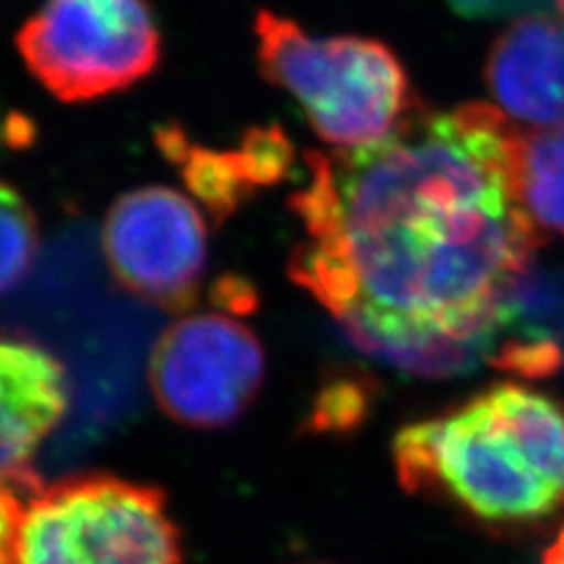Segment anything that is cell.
I'll return each mask as SVG.
<instances>
[{
  "instance_id": "obj_12",
  "label": "cell",
  "mask_w": 564,
  "mask_h": 564,
  "mask_svg": "<svg viewBox=\"0 0 564 564\" xmlns=\"http://www.w3.org/2000/svg\"><path fill=\"white\" fill-rule=\"evenodd\" d=\"M39 252V219L12 184L0 182V292L26 278Z\"/></svg>"
},
{
  "instance_id": "obj_9",
  "label": "cell",
  "mask_w": 564,
  "mask_h": 564,
  "mask_svg": "<svg viewBox=\"0 0 564 564\" xmlns=\"http://www.w3.org/2000/svg\"><path fill=\"white\" fill-rule=\"evenodd\" d=\"M487 87L499 111L522 126H564V22L545 14L520 17L487 59Z\"/></svg>"
},
{
  "instance_id": "obj_17",
  "label": "cell",
  "mask_w": 564,
  "mask_h": 564,
  "mask_svg": "<svg viewBox=\"0 0 564 564\" xmlns=\"http://www.w3.org/2000/svg\"><path fill=\"white\" fill-rule=\"evenodd\" d=\"M555 3H557V8L564 12V0H555Z\"/></svg>"
},
{
  "instance_id": "obj_14",
  "label": "cell",
  "mask_w": 564,
  "mask_h": 564,
  "mask_svg": "<svg viewBox=\"0 0 564 564\" xmlns=\"http://www.w3.org/2000/svg\"><path fill=\"white\" fill-rule=\"evenodd\" d=\"M29 491L0 485V564H14L17 529Z\"/></svg>"
},
{
  "instance_id": "obj_13",
  "label": "cell",
  "mask_w": 564,
  "mask_h": 564,
  "mask_svg": "<svg viewBox=\"0 0 564 564\" xmlns=\"http://www.w3.org/2000/svg\"><path fill=\"white\" fill-rule=\"evenodd\" d=\"M375 388L360 379H334L321 388L308 416L313 433H352L372 410Z\"/></svg>"
},
{
  "instance_id": "obj_11",
  "label": "cell",
  "mask_w": 564,
  "mask_h": 564,
  "mask_svg": "<svg viewBox=\"0 0 564 564\" xmlns=\"http://www.w3.org/2000/svg\"><path fill=\"white\" fill-rule=\"evenodd\" d=\"M513 170L518 200L539 236L564 240V126L518 130Z\"/></svg>"
},
{
  "instance_id": "obj_8",
  "label": "cell",
  "mask_w": 564,
  "mask_h": 564,
  "mask_svg": "<svg viewBox=\"0 0 564 564\" xmlns=\"http://www.w3.org/2000/svg\"><path fill=\"white\" fill-rule=\"evenodd\" d=\"M68 410L64 365L45 348L0 339V485L41 487L33 458Z\"/></svg>"
},
{
  "instance_id": "obj_6",
  "label": "cell",
  "mask_w": 564,
  "mask_h": 564,
  "mask_svg": "<svg viewBox=\"0 0 564 564\" xmlns=\"http://www.w3.org/2000/svg\"><path fill=\"white\" fill-rule=\"evenodd\" d=\"M267 356L252 327L228 313H196L170 325L149 360V386L165 416L193 431H221L252 408Z\"/></svg>"
},
{
  "instance_id": "obj_1",
  "label": "cell",
  "mask_w": 564,
  "mask_h": 564,
  "mask_svg": "<svg viewBox=\"0 0 564 564\" xmlns=\"http://www.w3.org/2000/svg\"><path fill=\"white\" fill-rule=\"evenodd\" d=\"M510 118L487 104L419 111L391 139L308 151L290 198L304 226L288 273L360 350L412 377L491 360L499 311L541 236L516 191Z\"/></svg>"
},
{
  "instance_id": "obj_3",
  "label": "cell",
  "mask_w": 564,
  "mask_h": 564,
  "mask_svg": "<svg viewBox=\"0 0 564 564\" xmlns=\"http://www.w3.org/2000/svg\"><path fill=\"white\" fill-rule=\"evenodd\" d=\"M261 76L302 106L311 128L337 151L381 144L423 106L391 47L358 35H311L290 17L259 10Z\"/></svg>"
},
{
  "instance_id": "obj_5",
  "label": "cell",
  "mask_w": 564,
  "mask_h": 564,
  "mask_svg": "<svg viewBox=\"0 0 564 564\" xmlns=\"http://www.w3.org/2000/svg\"><path fill=\"white\" fill-rule=\"evenodd\" d=\"M17 47L52 97L83 104L149 78L161 62V31L147 0H45Z\"/></svg>"
},
{
  "instance_id": "obj_2",
  "label": "cell",
  "mask_w": 564,
  "mask_h": 564,
  "mask_svg": "<svg viewBox=\"0 0 564 564\" xmlns=\"http://www.w3.org/2000/svg\"><path fill=\"white\" fill-rule=\"evenodd\" d=\"M404 491L485 527H536L564 508V408L520 383H497L393 437Z\"/></svg>"
},
{
  "instance_id": "obj_4",
  "label": "cell",
  "mask_w": 564,
  "mask_h": 564,
  "mask_svg": "<svg viewBox=\"0 0 564 564\" xmlns=\"http://www.w3.org/2000/svg\"><path fill=\"white\" fill-rule=\"evenodd\" d=\"M14 564H184V545L163 489L80 473L29 494Z\"/></svg>"
},
{
  "instance_id": "obj_15",
  "label": "cell",
  "mask_w": 564,
  "mask_h": 564,
  "mask_svg": "<svg viewBox=\"0 0 564 564\" xmlns=\"http://www.w3.org/2000/svg\"><path fill=\"white\" fill-rule=\"evenodd\" d=\"M532 3V0H449V6L464 17H473V20H480V17H497L508 14L518 8H524Z\"/></svg>"
},
{
  "instance_id": "obj_18",
  "label": "cell",
  "mask_w": 564,
  "mask_h": 564,
  "mask_svg": "<svg viewBox=\"0 0 564 564\" xmlns=\"http://www.w3.org/2000/svg\"><path fill=\"white\" fill-rule=\"evenodd\" d=\"M313 564H323V562H313Z\"/></svg>"
},
{
  "instance_id": "obj_7",
  "label": "cell",
  "mask_w": 564,
  "mask_h": 564,
  "mask_svg": "<svg viewBox=\"0 0 564 564\" xmlns=\"http://www.w3.org/2000/svg\"><path fill=\"white\" fill-rule=\"evenodd\" d=\"M101 247L120 288L165 311H186L200 294L207 224L191 198L167 186L122 193L101 228Z\"/></svg>"
},
{
  "instance_id": "obj_16",
  "label": "cell",
  "mask_w": 564,
  "mask_h": 564,
  "mask_svg": "<svg viewBox=\"0 0 564 564\" xmlns=\"http://www.w3.org/2000/svg\"><path fill=\"white\" fill-rule=\"evenodd\" d=\"M539 564H564V527L555 534V539L545 545Z\"/></svg>"
},
{
  "instance_id": "obj_10",
  "label": "cell",
  "mask_w": 564,
  "mask_h": 564,
  "mask_svg": "<svg viewBox=\"0 0 564 564\" xmlns=\"http://www.w3.org/2000/svg\"><path fill=\"white\" fill-rule=\"evenodd\" d=\"M158 147L172 163L182 167L188 191L207 205L217 221L234 215L257 188H261L250 155L242 147L236 151L203 149L172 126L158 130Z\"/></svg>"
}]
</instances>
